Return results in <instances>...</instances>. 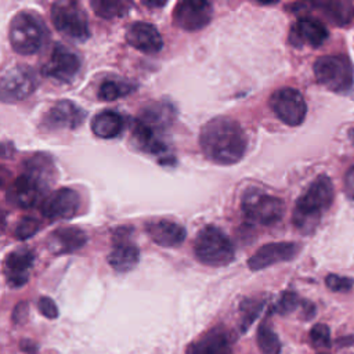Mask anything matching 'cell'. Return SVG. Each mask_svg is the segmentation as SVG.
Instances as JSON below:
<instances>
[{
  "instance_id": "cell-13",
  "label": "cell",
  "mask_w": 354,
  "mask_h": 354,
  "mask_svg": "<svg viewBox=\"0 0 354 354\" xmlns=\"http://www.w3.org/2000/svg\"><path fill=\"white\" fill-rule=\"evenodd\" d=\"M80 71V58L71 48L57 43L51 51L48 61L43 65L44 76L61 83L72 82Z\"/></svg>"
},
{
  "instance_id": "cell-10",
  "label": "cell",
  "mask_w": 354,
  "mask_h": 354,
  "mask_svg": "<svg viewBox=\"0 0 354 354\" xmlns=\"http://www.w3.org/2000/svg\"><path fill=\"white\" fill-rule=\"evenodd\" d=\"M39 77L28 65H15L7 69L0 82L1 100L4 102H17L29 97L37 87Z\"/></svg>"
},
{
  "instance_id": "cell-33",
  "label": "cell",
  "mask_w": 354,
  "mask_h": 354,
  "mask_svg": "<svg viewBox=\"0 0 354 354\" xmlns=\"http://www.w3.org/2000/svg\"><path fill=\"white\" fill-rule=\"evenodd\" d=\"M326 286L333 292H348L353 288V279L348 277H342L336 274H329L325 278Z\"/></svg>"
},
{
  "instance_id": "cell-1",
  "label": "cell",
  "mask_w": 354,
  "mask_h": 354,
  "mask_svg": "<svg viewBox=\"0 0 354 354\" xmlns=\"http://www.w3.org/2000/svg\"><path fill=\"white\" fill-rule=\"evenodd\" d=\"M203 155L217 165L238 163L248 148V136L235 119L217 116L207 120L199 133Z\"/></svg>"
},
{
  "instance_id": "cell-6",
  "label": "cell",
  "mask_w": 354,
  "mask_h": 354,
  "mask_svg": "<svg viewBox=\"0 0 354 354\" xmlns=\"http://www.w3.org/2000/svg\"><path fill=\"white\" fill-rule=\"evenodd\" d=\"M194 253L202 264L223 267L234 260L235 249L223 230L216 225H205L195 236Z\"/></svg>"
},
{
  "instance_id": "cell-34",
  "label": "cell",
  "mask_w": 354,
  "mask_h": 354,
  "mask_svg": "<svg viewBox=\"0 0 354 354\" xmlns=\"http://www.w3.org/2000/svg\"><path fill=\"white\" fill-rule=\"evenodd\" d=\"M37 308L47 318L53 319V318L58 317V308L50 297H40L37 301Z\"/></svg>"
},
{
  "instance_id": "cell-35",
  "label": "cell",
  "mask_w": 354,
  "mask_h": 354,
  "mask_svg": "<svg viewBox=\"0 0 354 354\" xmlns=\"http://www.w3.org/2000/svg\"><path fill=\"white\" fill-rule=\"evenodd\" d=\"M344 192L347 198L354 202V165L347 170L344 176Z\"/></svg>"
},
{
  "instance_id": "cell-25",
  "label": "cell",
  "mask_w": 354,
  "mask_h": 354,
  "mask_svg": "<svg viewBox=\"0 0 354 354\" xmlns=\"http://www.w3.org/2000/svg\"><path fill=\"white\" fill-rule=\"evenodd\" d=\"M313 7L318 8L332 24L346 25L353 17V7L348 1H317Z\"/></svg>"
},
{
  "instance_id": "cell-8",
  "label": "cell",
  "mask_w": 354,
  "mask_h": 354,
  "mask_svg": "<svg viewBox=\"0 0 354 354\" xmlns=\"http://www.w3.org/2000/svg\"><path fill=\"white\" fill-rule=\"evenodd\" d=\"M241 209L246 221L271 225L282 218L285 205L282 199L277 196L264 194L257 188H250L242 196Z\"/></svg>"
},
{
  "instance_id": "cell-37",
  "label": "cell",
  "mask_w": 354,
  "mask_h": 354,
  "mask_svg": "<svg viewBox=\"0 0 354 354\" xmlns=\"http://www.w3.org/2000/svg\"><path fill=\"white\" fill-rule=\"evenodd\" d=\"M144 4H145V6H148V7H162V6H165V1H162V3H156V1H145Z\"/></svg>"
},
{
  "instance_id": "cell-26",
  "label": "cell",
  "mask_w": 354,
  "mask_h": 354,
  "mask_svg": "<svg viewBox=\"0 0 354 354\" xmlns=\"http://www.w3.org/2000/svg\"><path fill=\"white\" fill-rule=\"evenodd\" d=\"M131 91H134V84L130 82L105 79L101 82L97 95L102 101H115L118 98L129 95Z\"/></svg>"
},
{
  "instance_id": "cell-23",
  "label": "cell",
  "mask_w": 354,
  "mask_h": 354,
  "mask_svg": "<svg viewBox=\"0 0 354 354\" xmlns=\"http://www.w3.org/2000/svg\"><path fill=\"white\" fill-rule=\"evenodd\" d=\"M230 336L223 328H214L187 348V354H228Z\"/></svg>"
},
{
  "instance_id": "cell-20",
  "label": "cell",
  "mask_w": 354,
  "mask_h": 354,
  "mask_svg": "<svg viewBox=\"0 0 354 354\" xmlns=\"http://www.w3.org/2000/svg\"><path fill=\"white\" fill-rule=\"evenodd\" d=\"M126 41L144 54H156L163 47L159 30L149 22L137 21L126 30Z\"/></svg>"
},
{
  "instance_id": "cell-7",
  "label": "cell",
  "mask_w": 354,
  "mask_h": 354,
  "mask_svg": "<svg viewBox=\"0 0 354 354\" xmlns=\"http://www.w3.org/2000/svg\"><path fill=\"white\" fill-rule=\"evenodd\" d=\"M314 75L319 84L336 93L348 91L354 83V68L342 54L322 55L314 62Z\"/></svg>"
},
{
  "instance_id": "cell-3",
  "label": "cell",
  "mask_w": 354,
  "mask_h": 354,
  "mask_svg": "<svg viewBox=\"0 0 354 354\" xmlns=\"http://www.w3.org/2000/svg\"><path fill=\"white\" fill-rule=\"evenodd\" d=\"M176 120V109L167 101H151L141 108L134 124L133 140L136 145L151 155L163 156L165 162L171 156L163 138Z\"/></svg>"
},
{
  "instance_id": "cell-30",
  "label": "cell",
  "mask_w": 354,
  "mask_h": 354,
  "mask_svg": "<svg viewBox=\"0 0 354 354\" xmlns=\"http://www.w3.org/2000/svg\"><path fill=\"white\" fill-rule=\"evenodd\" d=\"M40 228L39 221L32 216H25L18 220V223L14 227V236L18 241H25L33 236Z\"/></svg>"
},
{
  "instance_id": "cell-4",
  "label": "cell",
  "mask_w": 354,
  "mask_h": 354,
  "mask_svg": "<svg viewBox=\"0 0 354 354\" xmlns=\"http://www.w3.org/2000/svg\"><path fill=\"white\" fill-rule=\"evenodd\" d=\"M333 183L326 174L318 176L296 201L292 223L301 234H311L333 202Z\"/></svg>"
},
{
  "instance_id": "cell-12",
  "label": "cell",
  "mask_w": 354,
  "mask_h": 354,
  "mask_svg": "<svg viewBox=\"0 0 354 354\" xmlns=\"http://www.w3.org/2000/svg\"><path fill=\"white\" fill-rule=\"evenodd\" d=\"M131 227H118L112 231V250L108 254L109 266L118 272L133 270L140 260L138 248L130 241Z\"/></svg>"
},
{
  "instance_id": "cell-18",
  "label": "cell",
  "mask_w": 354,
  "mask_h": 354,
  "mask_svg": "<svg viewBox=\"0 0 354 354\" xmlns=\"http://www.w3.org/2000/svg\"><path fill=\"white\" fill-rule=\"evenodd\" d=\"M35 252L29 248L11 250L4 259V277L11 288H21L29 279V272L35 263Z\"/></svg>"
},
{
  "instance_id": "cell-17",
  "label": "cell",
  "mask_w": 354,
  "mask_h": 354,
  "mask_svg": "<svg viewBox=\"0 0 354 354\" xmlns=\"http://www.w3.org/2000/svg\"><path fill=\"white\" fill-rule=\"evenodd\" d=\"M300 252V245L296 242H271L260 246L248 260V267L252 271L267 268L277 263L293 260Z\"/></svg>"
},
{
  "instance_id": "cell-28",
  "label": "cell",
  "mask_w": 354,
  "mask_h": 354,
  "mask_svg": "<svg viewBox=\"0 0 354 354\" xmlns=\"http://www.w3.org/2000/svg\"><path fill=\"white\" fill-rule=\"evenodd\" d=\"M257 344L263 354H279L281 343L277 333L267 325L261 324L257 330Z\"/></svg>"
},
{
  "instance_id": "cell-29",
  "label": "cell",
  "mask_w": 354,
  "mask_h": 354,
  "mask_svg": "<svg viewBox=\"0 0 354 354\" xmlns=\"http://www.w3.org/2000/svg\"><path fill=\"white\" fill-rule=\"evenodd\" d=\"M263 308V301L257 299H245L241 303L239 311H241V330L245 332L252 322L257 318Z\"/></svg>"
},
{
  "instance_id": "cell-22",
  "label": "cell",
  "mask_w": 354,
  "mask_h": 354,
  "mask_svg": "<svg viewBox=\"0 0 354 354\" xmlns=\"http://www.w3.org/2000/svg\"><path fill=\"white\" fill-rule=\"evenodd\" d=\"M145 232L152 242L163 248L180 246L187 236V231L183 225L163 218L148 221L145 224Z\"/></svg>"
},
{
  "instance_id": "cell-14",
  "label": "cell",
  "mask_w": 354,
  "mask_h": 354,
  "mask_svg": "<svg viewBox=\"0 0 354 354\" xmlns=\"http://www.w3.org/2000/svg\"><path fill=\"white\" fill-rule=\"evenodd\" d=\"M80 196L72 188H58L44 198L40 213L47 220H68L75 217L80 210Z\"/></svg>"
},
{
  "instance_id": "cell-5",
  "label": "cell",
  "mask_w": 354,
  "mask_h": 354,
  "mask_svg": "<svg viewBox=\"0 0 354 354\" xmlns=\"http://www.w3.org/2000/svg\"><path fill=\"white\" fill-rule=\"evenodd\" d=\"M47 29L41 19L29 11H19L10 22L8 39L12 50L21 55L39 53L46 41Z\"/></svg>"
},
{
  "instance_id": "cell-31",
  "label": "cell",
  "mask_w": 354,
  "mask_h": 354,
  "mask_svg": "<svg viewBox=\"0 0 354 354\" xmlns=\"http://www.w3.org/2000/svg\"><path fill=\"white\" fill-rule=\"evenodd\" d=\"M300 299L295 292H283L275 306V311L278 314H289L292 311H295L299 306H300Z\"/></svg>"
},
{
  "instance_id": "cell-36",
  "label": "cell",
  "mask_w": 354,
  "mask_h": 354,
  "mask_svg": "<svg viewBox=\"0 0 354 354\" xmlns=\"http://www.w3.org/2000/svg\"><path fill=\"white\" fill-rule=\"evenodd\" d=\"M28 315V304L24 301V303H18L17 307L14 308V314H12V319L14 322H24L25 318Z\"/></svg>"
},
{
  "instance_id": "cell-2",
  "label": "cell",
  "mask_w": 354,
  "mask_h": 354,
  "mask_svg": "<svg viewBox=\"0 0 354 354\" xmlns=\"http://www.w3.org/2000/svg\"><path fill=\"white\" fill-rule=\"evenodd\" d=\"M57 170L47 153H35L22 162V171L7 189V201L19 209H30L44 198Z\"/></svg>"
},
{
  "instance_id": "cell-11",
  "label": "cell",
  "mask_w": 354,
  "mask_h": 354,
  "mask_svg": "<svg viewBox=\"0 0 354 354\" xmlns=\"http://www.w3.org/2000/svg\"><path fill=\"white\" fill-rule=\"evenodd\" d=\"M268 104L274 115L288 126H299L306 119L307 104L301 93L293 87L275 90Z\"/></svg>"
},
{
  "instance_id": "cell-19",
  "label": "cell",
  "mask_w": 354,
  "mask_h": 354,
  "mask_svg": "<svg viewBox=\"0 0 354 354\" xmlns=\"http://www.w3.org/2000/svg\"><path fill=\"white\" fill-rule=\"evenodd\" d=\"M329 36L326 26L317 18L310 15L300 17L290 28L289 41L292 46L319 47Z\"/></svg>"
},
{
  "instance_id": "cell-27",
  "label": "cell",
  "mask_w": 354,
  "mask_h": 354,
  "mask_svg": "<svg viewBox=\"0 0 354 354\" xmlns=\"http://www.w3.org/2000/svg\"><path fill=\"white\" fill-rule=\"evenodd\" d=\"M90 6L95 15L104 18V19H115L124 17L130 7V1H120V0H112V1H104V0H93L90 1Z\"/></svg>"
},
{
  "instance_id": "cell-24",
  "label": "cell",
  "mask_w": 354,
  "mask_h": 354,
  "mask_svg": "<svg viewBox=\"0 0 354 354\" xmlns=\"http://www.w3.org/2000/svg\"><path fill=\"white\" fill-rule=\"evenodd\" d=\"M91 131L100 138H115L118 137L123 127L124 119L123 116L113 109H104L98 112L91 119Z\"/></svg>"
},
{
  "instance_id": "cell-21",
  "label": "cell",
  "mask_w": 354,
  "mask_h": 354,
  "mask_svg": "<svg viewBox=\"0 0 354 354\" xmlns=\"http://www.w3.org/2000/svg\"><path fill=\"white\" fill-rule=\"evenodd\" d=\"M87 242L86 232L79 227H59L51 231L46 246L53 254H68L79 250Z\"/></svg>"
},
{
  "instance_id": "cell-16",
  "label": "cell",
  "mask_w": 354,
  "mask_h": 354,
  "mask_svg": "<svg viewBox=\"0 0 354 354\" xmlns=\"http://www.w3.org/2000/svg\"><path fill=\"white\" fill-rule=\"evenodd\" d=\"M213 17V6L209 1L184 0L176 4L173 21L183 30L194 32L205 28Z\"/></svg>"
},
{
  "instance_id": "cell-15",
  "label": "cell",
  "mask_w": 354,
  "mask_h": 354,
  "mask_svg": "<svg viewBox=\"0 0 354 354\" xmlns=\"http://www.w3.org/2000/svg\"><path fill=\"white\" fill-rule=\"evenodd\" d=\"M86 119V112L69 100L57 101L43 116L41 129L46 131L73 130Z\"/></svg>"
},
{
  "instance_id": "cell-32",
  "label": "cell",
  "mask_w": 354,
  "mask_h": 354,
  "mask_svg": "<svg viewBox=\"0 0 354 354\" xmlns=\"http://www.w3.org/2000/svg\"><path fill=\"white\" fill-rule=\"evenodd\" d=\"M310 339L317 347H329L330 344V332L329 328L324 324H317L310 332Z\"/></svg>"
},
{
  "instance_id": "cell-9",
  "label": "cell",
  "mask_w": 354,
  "mask_h": 354,
  "mask_svg": "<svg viewBox=\"0 0 354 354\" xmlns=\"http://www.w3.org/2000/svg\"><path fill=\"white\" fill-rule=\"evenodd\" d=\"M50 17L55 29L66 37L77 41L88 39V19L83 7L77 1L62 0L54 3L51 6Z\"/></svg>"
}]
</instances>
